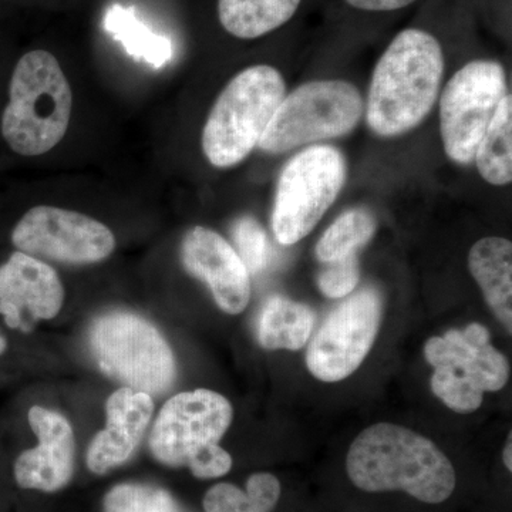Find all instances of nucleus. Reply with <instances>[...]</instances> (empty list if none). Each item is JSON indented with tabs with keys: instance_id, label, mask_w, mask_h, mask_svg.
Segmentation results:
<instances>
[{
	"instance_id": "1",
	"label": "nucleus",
	"mask_w": 512,
	"mask_h": 512,
	"mask_svg": "<svg viewBox=\"0 0 512 512\" xmlns=\"http://www.w3.org/2000/svg\"><path fill=\"white\" fill-rule=\"evenodd\" d=\"M352 483L367 493L403 491L427 504H440L456 488V471L433 441L392 423L367 427L346 457Z\"/></svg>"
},
{
	"instance_id": "2",
	"label": "nucleus",
	"mask_w": 512,
	"mask_h": 512,
	"mask_svg": "<svg viewBox=\"0 0 512 512\" xmlns=\"http://www.w3.org/2000/svg\"><path fill=\"white\" fill-rule=\"evenodd\" d=\"M444 72L439 39L427 30L404 29L384 50L373 72L367 124L373 133L394 137L429 116Z\"/></svg>"
},
{
	"instance_id": "3",
	"label": "nucleus",
	"mask_w": 512,
	"mask_h": 512,
	"mask_svg": "<svg viewBox=\"0 0 512 512\" xmlns=\"http://www.w3.org/2000/svg\"><path fill=\"white\" fill-rule=\"evenodd\" d=\"M73 96L52 53L33 50L16 64L3 111L2 134L20 156H42L63 140Z\"/></svg>"
},
{
	"instance_id": "4",
	"label": "nucleus",
	"mask_w": 512,
	"mask_h": 512,
	"mask_svg": "<svg viewBox=\"0 0 512 512\" xmlns=\"http://www.w3.org/2000/svg\"><path fill=\"white\" fill-rule=\"evenodd\" d=\"M285 80L272 66L259 64L237 74L212 107L202 150L214 167L241 163L264 136L279 104L285 99Z\"/></svg>"
},
{
	"instance_id": "5",
	"label": "nucleus",
	"mask_w": 512,
	"mask_h": 512,
	"mask_svg": "<svg viewBox=\"0 0 512 512\" xmlns=\"http://www.w3.org/2000/svg\"><path fill=\"white\" fill-rule=\"evenodd\" d=\"M424 356L434 367L431 390L456 413L476 412L484 393L500 392L510 379L507 357L491 345L490 332L480 323L430 338Z\"/></svg>"
},
{
	"instance_id": "6",
	"label": "nucleus",
	"mask_w": 512,
	"mask_h": 512,
	"mask_svg": "<svg viewBox=\"0 0 512 512\" xmlns=\"http://www.w3.org/2000/svg\"><path fill=\"white\" fill-rule=\"evenodd\" d=\"M90 349L100 369L124 387L153 396L171 389L175 360L167 340L150 322L128 312H111L94 320Z\"/></svg>"
},
{
	"instance_id": "7",
	"label": "nucleus",
	"mask_w": 512,
	"mask_h": 512,
	"mask_svg": "<svg viewBox=\"0 0 512 512\" xmlns=\"http://www.w3.org/2000/svg\"><path fill=\"white\" fill-rule=\"evenodd\" d=\"M362 113V96L353 84L340 80L306 83L282 100L258 146L266 153L281 154L342 137L357 126Z\"/></svg>"
},
{
	"instance_id": "8",
	"label": "nucleus",
	"mask_w": 512,
	"mask_h": 512,
	"mask_svg": "<svg viewBox=\"0 0 512 512\" xmlns=\"http://www.w3.org/2000/svg\"><path fill=\"white\" fill-rule=\"evenodd\" d=\"M346 181L345 158L329 146L311 147L285 165L276 187L272 228L282 245L308 237Z\"/></svg>"
},
{
	"instance_id": "9",
	"label": "nucleus",
	"mask_w": 512,
	"mask_h": 512,
	"mask_svg": "<svg viewBox=\"0 0 512 512\" xmlns=\"http://www.w3.org/2000/svg\"><path fill=\"white\" fill-rule=\"evenodd\" d=\"M507 94L504 67L494 60H474L451 77L440 100L441 138L451 161L473 163L485 130Z\"/></svg>"
},
{
	"instance_id": "10",
	"label": "nucleus",
	"mask_w": 512,
	"mask_h": 512,
	"mask_svg": "<svg viewBox=\"0 0 512 512\" xmlns=\"http://www.w3.org/2000/svg\"><path fill=\"white\" fill-rule=\"evenodd\" d=\"M382 322V296L373 288L353 293L322 323L306 353L313 377L336 383L356 372L375 343Z\"/></svg>"
},
{
	"instance_id": "11",
	"label": "nucleus",
	"mask_w": 512,
	"mask_h": 512,
	"mask_svg": "<svg viewBox=\"0 0 512 512\" xmlns=\"http://www.w3.org/2000/svg\"><path fill=\"white\" fill-rule=\"evenodd\" d=\"M232 416L231 403L220 393L198 389L177 394L158 414L151 431V453L165 466H188L205 447L220 443Z\"/></svg>"
},
{
	"instance_id": "12",
	"label": "nucleus",
	"mask_w": 512,
	"mask_h": 512,
	"mask_svg": "<svg viewBox=\"0 0 512 512\" xmlns=\"http://www.w3.org/2000/svg\"><path fill=\"white\" fill-rule=\"evenodd\" d=\"M12 242L33 258L73 265L103 261L116 247L113 232L106 225L79 212L49 205L26 212L13 229Z\"/></svg>"
},
{
	"instance_id": "13",
	"label": "nucleus",
	"mask_w": 512,
	"mask_h": 512,
	"mask_svg": "<svg viewBox=\"0 0 512 512\" xmlns=\"http://www.w3.org/2000/svg\"><path fill=\"white\" fill-rule=\"evenodd\" d=\"M64 289L52 266L15 252L0 268V315L12 329L29 332L40 319L55 318Z\"/></svg>"
},
{
	"instance_id": "14",
	"label": "nucleus",
	"mask_w": 512,
	"mask_h": 512,
	"mask_svg": "<svg viewBox=\"0 0 512 512\" xmlns=\"http://www.w3.org/2000/svg\"><path fill=\"white\" fill-rule=\"evenodd\" d=\"M181 258L185 269L211 289L221 311L244 312L251 298L249 272L237 251L215 231L195 227L185 235Z\"/></svg>"
},
{
	"instance_id": "15",
	"label": "nucleus",
	"mask_w": 512,
	"mask_h": 512,
	"mask_svg": "<svg viewBox=\"0 0 512 512\" xmlns=\"http://www.w3.org/2000/svg\"><path fill=\"white\" fill-rule=\"evenodd\" d=\"M29 423L39 446L23 451L15 463V478L25 490L55 493L69 484L74 468L72 426L62 414L33 406Z\"/></svg>"
},
{
	"instance_id": "16",
	"label": "nucleus",
	"mask_w": 512,
	"mask_h": 512,
	"mask_svg": "<svg viewBox=\"0 0 512 512\" xmlns=\"http://www.w3.org/2000/svg\"><path fill=\"white\" fill-rule=\"evenodd\" d=\"M154 403L150 394L121 387L107 400L106 429L100 431L87 451V467L94 474H106L126 463L146 433Z\"/></svg>"
},
{
	"instance_id": "17",
	"label": "nucleus",
	"mask_w": 512,
	"mask_h": 512,
	"mask_svg": "<svg viewBox=\"0 0 512 512\" xmlns=\"http://www.w3.org/2000/svg\"><path fill=\"white\" fill-rule=\"evenodd\" d=\"M468 268L480 285L485 302L512 332V244L508 239H480L468 255Z\"/></svg>"
},
{
	"instance_id": "18",
	"label": "nucleus",
	"mask_w": 512,
	"mask_h": 512,
	"mask_svg": "<svg viewBox=\"0 0 512 512\" xmlns=\"http://www.w3.org/2000/svg\"><path fill=\"white\" fill-rule=\"evenodd\" d=\"M302 0H218V19L229 35L258 39L285 26Z\"/></svg>"
},
{
	"instance_id": "19",
	"label": "nucleus",
	"mask_w": 512,
	"mask_h": 512,
	"mask_svg": "<svg viewBox=\"0 0 512 512\" xmlns=\"http://www.w3.org/2000/svg\"><path fill=\"white\" fill-rule=\"evenodd\" d=\"M315 313L303 303L274 296L265 303L258 325V339L269 350H299L311 338Z\"/></svg>"
},
{
	"instance_id": "20",
	"label": "nucleus",
	"mask_w": 512,
	"mask_h": 512,
	"mask_svg": "<svg viewBox=\"0 0 512 512\" xmlns=\"http://www.w3.org/2000/svg\"><path fill=\"white\" fill-rule=\"evenodd\" d=\"M104 29L120 42L134 60L146 62L160 69L173 59L170 37L157 35L137 18L136 9L111 5L104 15Z\"/></svg>"
},
{
	"instance_id": "21",
	"label": "nucleus",
	"mask_w": 512,
	"mask_h": 512,
	"mask_svg": "<svg viewBox=\"0 0 512 512\" xmlns=\"http://www.w3.org/2000/svg\"><path fill=\"white\" fill-rule=\"evenodd\" d=\"M478 171L487 183L507 185L512 180V99L501 100L477 148Z\"/></svg>"
},
{
	"instance_id": "22",
	"label": "nucleus",
	"mask_w": 512,
	"mask_h": 512,
	"mask_svg": "<svg viewBox=\"0 0 512 512\" xmlns=\"http://www.w3.org/2000/svg\"><path fill=\"white\" fill-rule=\"evenodd\" d=\"M376 231V220L372 212L355 208L340 215L316 245L319 261H340L346 256L357 254L365 247Z\"/></svg>"
},
{
	"instance_id": "23",
	"label": "nucleus",
	"mask_w": 512,
	"mask_h": 512,
	"mask_svg": "<svg viewBox=\"0 0 512 512\" xmlns=\"http://www.w3.org/2000/svg\"><path fill=\"white\" fill-rule=\"evenodd\" d=\"M104 512H183L170 493L146 484H120L104 498Z\"/></svg>"
},
{
	"instance_id": "24",
	"label": "nucleus",
	"mask_w": 512,
	"mask_h": 512,
	"mask_svg": "<svg viewBox=\"0 0 512 512\" xmlns=\"http://www.w3.org/2000/svg\"><path fill=\"white\" fill-rule=\"evenodd\" d=\"M232 237L238 248L237 254L249 274H261L271 259V247L265 229L254 218L244 217L235 222Z\"/></svg>"
},
{
	"instance_id": "25",
	"label": "nucleus",
	"mask_w": 512,
	"mask_h": 512,
	"mask_svg": "<svg viewBox=\"0 0 512 512\" xmlns=\"http://www.w3.org/2000/svg\"><path fill=\"white\" fill-rule=\"evenodd\" d=\"M326 265L325 271L318 276L319 289L323 295L338 299L355 291L360 278L357 254Z\"/></svg>"
},
{
	"instance_id": "26",
	"label": "nucleus",
	"mask_w": 512,
	"mask_h": 512,
	"mask_svg": "<svg viewBox=\"0 0 512 512\" xmlns=\"http://www.w3.org/2000/svg\"><path fill=\"white\" fill-rule=\"evenodd\" d=\"M205 512H262L245 491L235 485L222 483L214 485L204 497Z\"/></svg>"
},
{
	"instance_id": "27",
	"label": "nucleus",
	"mask_w": 512,
	"mask_h": 512,
	"mask_svg": "<svg viewBox=\"0 0 512 512\" xmlns=\"http://www.w3.org/2000/svg\"><path fill=\"white\" fill-rule=\"evenodd\" d=\"M187 467L190 468L192 476L208 480L225 476L231 470L232 458L224 448L212 444L192 458Z\"/></svg>"
},
{
	"instance_id": "28",
	"label": "nucleus",
	"mask_w": 512,
	"mask_h": 512,
	"mask_svg": "<svg viewBox=\"0 0 512 512\" xmlns=\"http://www.w3.org/2000/svg\"><path fill=\"white\" fill-rule=\"evenodd\" d=\"M245 493L259 510L271 512L278 504L279 497H281V483L272 474H254V476L249 477Z\"/></svg>"
},
{
	"instance_id": "29",
	"label": "nucleus",
	"mask_w": 512,
	"mask_h": 512,
	"mask_svg": "<svg viewBox=\"0 0 512 512\" xmlns=\"http://www.w3.org/2000/svg\"><path fill=\"white\" fill-rule=\"evenodd\" d=\"M343 2L350 8L363 10V12L384 13L409 8L417 0H343Z\"/></svg>"
},
{
	"instance_id": "30",
	"label": "nucleus",
	"mask_w": 512,
	"mask_h": 512,
	"mask_svg": "<svg viewBox=\"0 0 512 512\" xmlns=\"http://www.w3.org/2000/svg\"><path fill=\"white\" fill-rule=\"evenodd\" d=\"M504 464L508 471H512V434L508 436L507 444L504 448Z\"/></svg>"
},
{
	"instance_id": "31",
	"label": "nucleus",
	"mask_w": 512,
	"mask_h": 512,
	"mask_svg": "<svg viewBox=\"0 0 512 512\" xmlns=\"http://www.w3.org/2000/svg\"><path fill=\"white\" fill-rule=\"evenodd\" d=\"M6 348H8V342H6L5 336L0 333V355H3V352H5Z\"/></svg>"
}]
</instances>
